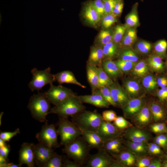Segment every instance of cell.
Segmentation results:
<instances>
[{"label": "cell", "mask_w": 167, "mask_h": 167, "mask_svg": "<svg viewBox=\"0 0 167 167\" xmlns=\"http://www.w3.org/2000/svg\"><path fill=\"white\" fill-rule=\"evenodd\" d=\"M71 121L82 131L97 132L104 121L102 115L96 111L84 110L72 116Z\"/></svg>", "instance_id": "6da1fadb"}, {"label": "cell", "mask_w": 167, "mask_h": 167, "mask_svg": "<svg viewBox=\"0 0 167 167\" xmlns=\"http://www.w3.org/2000/svg\"><path fill=\"white\" fill-rule=\"evenodd\" d=\"M76 94L66 98L51 108L49 113L58 114L60 117L68 118L86 110V107Z\"/></svg>", "instance_id": "7a4b0ae2"}, {"label": "cell", "mask_w": 167, "mask_h": 167, "mask_svg": "<svg viewBox=\"0 0 167 167\" xmlns=\"http://www.w3.org/2000/svg\"><path fill=\"white\" fill-rule=\"evenodd\" d=\"M64 146L62 151L69 158L81 166L85 164L90 155L91 148L81 136Z\"/></svg>", "instance_id": "3957f363"}, {"label": "cell", "mask_w": 167, "mask_h": 167, "mask_svg": "<svg viewBox=\"0 0 167 167\" xmlns=\"http://www.w3.org/2000/svg\"><path fill=\"white\" fill-rule=\"evenodd\" d=\"M50 103L45 93L39 92L31 96L28 107L35 119L44 122L46 121V117L51 109Z\"/></svg>", "instance_id": "277c9868"}, {"label": "cell", "mask_w": 167, "mask_h": 167, "mask_svg": "<svg viewBox=\"0 0 167 167\" xmlns=\"http://www.w3.org/2000/svg\"><path fill=\"white\" fill-rule=\"evenodd\" d=\"M57 132L60 137V144L65 146L81 136L82 131L67 118L60 117Z\"/></svg>", "instance_id": "5b68a950"}, {"label": "cell", "mask_w": 167, "mask_h": 167, "mask_svg": "<svg viewBox=\"0 0 167 167\" xmlns=\"http://www.w3.org/2000/svg\"><path fill=\"white\" fill-rule=\"evenodd\" d=\"M31 73L32 78L28 86L32 91L35 90L39 91L45 85L52 84L55 81L54 75L51 73L50 67L42 71L34 68L31 71Z\"/></svg>", "instance_id": "8992f818"}, {"label": "cell", "mask_w": 167, "mask_h": 167, "mask_svg": "<svg viewBox=\"0 0 167 167\" xmlns=\"http://www.w3.org/2000/svg\"><path fill=\"white\" fill-rule=\"evenodd\" d=\"M58 134L54 125H49L46 123L42 126L36 137L39 143L53 148L60 146L57 140Z\"/></svg>", "instance_id": "52a82bcc"}, {"label": "cell", "mask_w": 167, "mask_h": 167, "mask_svg": "<svg viewBox=\"0 0 167 167\" xmlns=\"http://www.w3.org/2000/svg\"><path fill=\"white\" fill-rule=\"evenodd\" d=\"M47 98L54 105H57L66 98L75 94L70 89L61 85H50L49 90L45 92Z\"/></svg>", "instance_id": "ba28073f"}, {"label": "cell", "mask_w": 167, "mask_h": 167, "mask_svg": "<svg viewBox=\"0 0 167 167\" xmlns=\"http://www.w3.org/2000/svg\"><path fill=\"white\" fill-rule=\"evenodd\" d=\"M116 161L103 149L98 150L95 154L90 155L86 163V167H112Z\"/></svg>", "instance_id": "9c48e42d"}, {"label": "cell", "mask_w": 167, "mask_h": 167, "mask_svg": "<svg viewBox=\"0 0 167 167\" xmlns=\"http://www.w3.org/2000/svg\"><path fill=\"white\" fill-rule=\"evenodd\" d=\"M34 145L32 143H24L19 151V164L26 165L28 167H35Z\"/></svg>", "instance_id": "30bf717a"}, {"label": "cell", "mask_w": 167, "mask_h": 167, "mask_svg": "<svg viewBox=\"0 0 167 167\" xmlns=\"http://www.w3.org/2000/svg\"><path fill=\"white\" fill-rule=\"evenodd\" d=\"M34 162L38 167H44L48 159L55 153L53 148L39 143L34 145Z\"/></svg>", "instance_id": "8fae6325"}, {"label": "cell", "mask_w": 167, "mask_h": 167, "mask_svg": "<svg viewBox=\"0 0 167 167\" xmlns=\"http://www.w3.org/2000/svg\"><path fill=\"white\" fill-rule=\"evenodd\" d=\"M97 133L104 141L121 136L123 133L121 131L118 129L110 122L104 121L100 125Z\"/></svg>", "instance_id": "7c38bea8"}, {"label": "cell", "mask_w": 167, "mask_h": 167, "mask_svg": "<svg viewBox=\"0 0 167 167\" xmlns=\"http://www.w3.org/2000/svg\"><path fill=\"white\" fill-rule=\"evenodd\" d=\"M109 87L114 102L118 106L123 108L129 100L126 92L119 83L115 81H113Z\"/></svg>", "instance_id": "4fadbf2b"}, {"label": "cell", "mask_w": 167, "mask_h": 167, "mask_svg": "<svg viewBox=\"0 0 167 167\" xmlns=\"http://www.w3.org/2000/svg\"><path fill=\"white\" fill-rule=\"evenodd\" d=\"M79 97L83 103L92 105L100 108H108L110 104L96 90L91 95H81Z\"/></svg>", "instance_id": "5bb4252c"}, {"label": "cell", "mask_w": 167, "mask_h": 167, "mask_svg": "<svg viewBox=\"0 0 167 167\" xmlns=\"http://www.w3.org/2000/svg\"><path fill=\"white\" fill-rule=\"evenodd\" d=\"M123 135L129 141L146 143L150 137L149 134L145 131L135 127H131L127 129Z\"/></svg>", "instance_id": "9a60e30c"}, {"label": "cell", "mask_w": 167, "mask_h": 167, "mask_svg": "<svg viewBox=\"0 0 167 167\" xmlns=\"http://www.w3.org/2000/svg\"><path fill=\"white\" fill-rule=\"evenodd\" d=\"M123 142L121 136L115 137L104 142L102 149L114 156L124 150Z\"/></svg>", "instance_id": "2e32d148"}, {"label": "cell", "mask_w": 167, "mask_h": 167, "mask_svg": "<svg viewBox=\"0 0 167 167\" xmlns=\"http://www.w3.org/2000/svg\"><path fill=\"white\" fill-rule=\"evenodd\" d=\"M143 101L141 98L129 100L123 107L124 116L126 118L134 116L143 107Z\"/></svg>", "instance_id": "e0dca14e"}, {"label": "cell", "mask_w": 167, "mask_h": 167, "mask_svg": "<svg viewBox=\"0 0 167 167\" xmlns=\"http://www.w3.org/2000/svg\"><path fill=\"white\" fill-rule=\"evenodd\" d=\"M81 137L91 148H102L105 141L97 132L82 131Z\"/></svg>", "instance_id": "ac0fdd59"}, {"label": "cell", "mask_w": 167, "mask_h": 167, "mask_svg": "<svg viewBox=\"0 0 167 167\" xmlns=\"http://www.w3.org/2000/svg\"><path fill=\"white\" fill-rule=\"evenodd\" d=\"M86 70L88 81L93 93L99 87L98 67L87 62Z\"/></svg>", "instance_id": "d6986e66"}, {"label": "cell", "mask_w": 167, "mask_h": 167, "mask_svg": "<svg viewBox=\"0 0 167 167\" xmlns=\"http://www.w3.org/2000/svg\"><path fill=\"white\" fill-rule=\"evenodd\" d=\"M55 81L60 84L67 83L77 85L82 88H85L86 86L79 82L76 79L74 74L71 71H64L54 75Z\"/></svg>", "instance_id": "ffe728a7"}, {"label": "cell", "mask_w": 167, "mask_h": 167, "mask_svg": "<svg viewBox=\"0 0 167 167\" xmlns=\"http://www.w3.org/2000/svg\"><path fill=\"white\" fill-rule=\"evenodd\" d=\"M101 66L104 71L112 80L121 76L123 74L115 62L111 59L103 60Z\"/></svg>", "instance_id": "44dd1931"}, {"label": "cell", "mask_w": 167, "mask_h": 167, "mask_svg": "<svg viewBox=\"0 0 167 167\" xmlns=\"http://www.w3.org/2000/svg\"><path fill=\"white\" fill-rule=\"evenodd\" d=\"M83 15L86 21L92 25H95L100 21L101 16L93 6L92 2L88 3L84 7Z\"/></svg>", "instance_id": "7402d4cb"}, {"label": "cell", "mask_w": 167, "mask_h": 167, "mask_svg": "<svg viewBox=\"0 0 167 167\" xmlns=\"http://www.w3.org/2000/svg\"><path fill=\"white\" fill-rule=\"evenodd\" d=\"M104 58V52L102 47L95 45L92 47L87 62L98 67L101 66Z\"/></svg>", "instance_id": "603a6c76"}, {"label": "cell", "mask_w": 167, "mask_h": 167, "mask_svg": "<svg viewBox=\"0 0 167 167\" xmlns=\"http://www.w3.org/2000/svg\"><path fill=\"white\" fill-rule=\"evenodd\" d=\"M152 116L149 108L143 107L141 110L134 116V120L138 125L143 126L149 123Z\"/></svg>", "instance_id": "cb8c5ba5"}, {"label": "cell", "mask_w": 167, "mask_h": 167, "mask_svg": "<svg viewBox=\"0 0 167 167\" xmlns=\"http://www.w3.org/2000/svg\"><path fill=\"white\" fill-rule=\"evenodd\" d=\"M147 62L150 69L153 71L157 72H161L164 71L165 65L162 59L156 54L149 56Z\"/></svg>", "instance_id": "d4e9b609"}, {"label": "cell", "mask_w": 167, "mask_h": 167, "mask_svg": "<svg viewBox=\"0 0 167 167\" xmlns=\"http://www.w3.org/2000/svg\"><path fill=\"white\" fill-rule=\"evenodd\" d=\"M113 156L116 160L125 166H132L135 164L136 160L135 156L133 153L124 150L118 155Z\"/></svg>", "instance_id": "484cf974"}, {"label": "cell", "mask_w": 167, "mask_h": 167, "mask_svg": "<svg viewBox=\"0 0 167 167\" xmlns=\"http://www.w3.org/2000/svg\"><path fill=\"white\" fill-rule=\"evenodd\" d=\"M126 145L131 152L137 155L143 154L148 151L146 142L129 140L127 142Z\"/></svg>", "instance_id": "4316f807"}, {"label": "cell", "mask_w": 167, "mask_h": 167, "mask_svg": "<svg viewBox=\"0 0 167 167\" xmlns=\"http://www.w3.org/2000/svg\"><path fill=\"white\" fill-rule=\"evenodd\" d=\"M149 69L147 62L142 60L136 62L132 70V74L135 76L143 77L148 75Z\"/></svg>", "instance_id": "83f0119b"}, {"label": "cell", "mask_w": 167, "mask_h": 167, "mask_svg": "<svg viewBox=\"0 0 167 167\" xmlns=\"http://www.w3.org/2000/svg\"><path fill=\"white\" fill-rule=\"evenodd\" d=\"M137 39V32L135 28H128L121 42L122 46L125 47H131Z\"/></svg>", "instance_id": "f1b7e54d"}, {"label": "cell", "mask_w": 167, "mask_h": 167, "mask_svg": "<svg viewBox=\"0 0 167 167\" xmlns=\"http://www.w3.org/2000/svg\"><path fill=\"white\" fill-rule=\"evenodd\" d=\"M119 46L112 41L102 47L104 52L103 60H112L119 54Z\"/></svg>", "instance_id": "f546056e"}, {"label": "cell", "mask_w": 167, "mask_h": 167, "mask_svg": "<svg viewBox=\"0 0 167 167\" xmlns=\"http://www.w3.org/2000/svg\"><path fill=\"white\" fill-rule=\"evenodd\" d=\"M124 87L126 92L132 96L138 94L141 88L139 83L134 79L126 81L124 83Z\"/></svg>", "instance_id": "4dcf8cb0"}, {"label": "cell", "mask_w": 167, "mask_h": 167, "mask_svg": "<svg viewBox=\"0 0 167 167\" xmlns=\"http://www.w3.org/2000/svg\"><path fill=\"white\" fill-rule=\"evenodd\" d=\"M136 3L133 6L131 11L126 18V25L127 28H135L139 25V19L137 12L138 6Z\"/></svg>", "instance_id": "1f68e13d"}, {"label": "cell", "mask_w": 167, "mask_h": 167, "mask_svg": "<svg viewBox=\"0 0 167 167\" xmlns=\"http://www.w3.org/2000/svg\"><path fill=\"white\" fill-rule=\"evenodd\" d=\"M152 117L155 122L162 119L165 117V112L162 107L156 103L153 102L149 106Z\"/></svg>", "instance_id": "d6a6232c"}, {"label": "cell", "mask_w": 167, "mask_h": 167, "mask_svg": "<svg viewBox=\"0 0 167 167\" xmlns=\"http://www.w3.org/2000/svg\"><path fill=\"white\" fill-rule=\"evenodd\" d=\"M126 25H118L114 28L112 34V41L119 46L127 28Z\"/></svg>", "instance_id": "836d02e7"}, {"label": "cell", "mask_w": 167, "mask_h": 167, "mask_svg": "<svg viewBox=\"0 0 167 167\" xmlns=\"http://www.w3.org/2000/svg\"><path fill=\"white\" fill-rule=\"evenodd\" d=\"M167 42L165 40H161L157 41L154 45V50L156 54L162 59L167 57Z\"/></svg>", "instance_id": "e575fe53"}, {"label": "cell", "mask_w": 167, "mask_h": 167, "mask_svg": "<svg viewBox=\"0 0 167 167\" xmlns=\"http://www.w3.org/2000/svg\"><path fill=\"white\" fill-rule=\"evenodd\" d=\"M99 87L98 88L108 87L113 82L104 71L101 66L98 67Z\"/></svg>", "instance_id": "d590c367"}, {"label": "cell", "mask_w": 167, "mask_h": 167, "mask_svg": "<svg viewBox=\"0 0 167 167\" xmlns=\"http://www.w3.org/2000/svg\"><path fill=\"white\" fill-rule=\"evenodd\" d=\"M119 54V59L136 62L139 59L136 52L130 49L123 50Z\"/></svg>", "instance_id": "8d00e7d4"}, {"label": "cell", "mask_w": 167, "mask_h": 167, "mask_svg": "<svg viewBox=\"0 0 167 167\" xmlns=\"http://www.w3.org/2000/svg\"><path fill=\"white\" fill-rule=\"evenodd\" d=\"M112 41V34L108 30L101 31L98 36V43L96 45L102 48L103 46Z\"/></svg>", "instance_id": "74e56055"}, {"label": "cell", "mask_w": 167, "mask_h": 167, "mask_svg": "<svg viewBox=\"0 0 167 167\" xmlns=\"http://www.w3.org/2000/svg\"><path fill=\"white\" fill-rule=\"evenodd\" d=\"M142 83L143 87L148 91L153 90L157 85L156 80L154 77L152 75H147L143 77Z\"/></svg>", "instance_id": "f35d334b"}, {"label": "cell", "mask_w": 167, "mask_h": 167, "mask_svg": "<svg viewBox=\"0 0 167 167\" xmlns=\"http://www.w3.org/2000/svg\"><path fill=\"white\" fill-rule=\"evenodd\" d=\"M121 72L126 73L132 70L136 62L121 59L114 61Z\"/></svg>", "instance_id": "ab89813d"}, {"label": "cell", "mask_w": 167, "mask_h": 167, "mask_svg": "<svg viewBox=\"0 0 167 167\" xmlns=\"http://www.w3.org/2000/svg\"><path fill=\"white\" fill-rule=\"evenodd\" d=\"M62 167V156L55 153L48 159L44 167Z\"/></svg>", "instance_id": "60d3db41"}, {"label": "cell", "mask_w": 167, "mask_h": 167, "mask_svg": "<svg viewBox=\"0 0 167 167\" xmlns=\"http://www.w3.org/2000/svg\"><path fill=\"white\" fill-rule=\"evenodd\" d=\"M152 48V44L146 41H142L138 42L136 46V51L140 54L146 55L148 54Z\"/></svg>", "instance_id": "b9f144b4"}, {"label": "cell", "mask_w": 167, "mask_h": 167, "mask_svg": "<svg viewBox=\"0 0 167 167\" xmlns=\"http://www.w3.org/2000/svg\"><path fill=\"white\" fill-rule=\"evenodd\" d=\"M96 90L102 95L110 105L114 107L118 106L113 100L111 93L109 87L99 88Z\"/></svg>", "instance_id": "7bdbcfd3"}, {"label": "cell", "mask_w": 167, "mask_h": 167, "mask_svg": "<svg viewBox=\"0 0 167 167\" xmlns=\"http://www.w3.org/2000/svg\"><path fill=\"white\" fill-rule=\"evenodd\" d=\"M117 16L113 13L105 15L102 20L103 27L107 28L110 27L113 24L117 21Z\"/></svg>", "instance_id": "ee69618b"}, {"label": "cell", "mask_w": 167, "mask_h": 167, "mask_svg": "<svg viewBox=\"0 0 167 167\" xmlns=\"http://www.w3.org/2000/svg\"><path fill=\"white\" fill-rule=\"evenodd\" d=\"M114 125L118 129L121 131L131 126V124L121 116L117 117L114 121Z\"/></svg>", "instance_id": "f6af8a7d"}, {"label": "cell", "mask_w": 167, "mask_h": 167, "mask_svg": "<svg viewBox=\"0 0 167 167\" xmlns=\"http://www.w3.org/2000/svg\"><path fill=\"white\" fill-rule=\"evenodd\" d=\"M104 7L105 15L112 13L114 6L119 0H102Z\"/></svg>", "instance_id": "bcb514c9"}, {"label": "cell", "mask_w": 167, "mask_h": 167, "mask_svg": "<svg viewBox=\"0 0 167 167\" xmlns=\"http://www.w3.org/2000/svg\"><path fill=\"white\" fill-rule=\"evenodd\" d=\"M102 116L104 121L108 122L114 121L117 117L115 112L112 110L104 111L102 113Z\"/></svg>", "instance_id": "7dc6e473"}, {"label": "cell", "mask_w": 167, "mask_h": 167, "mask_svg": "<svg viewBox=\"0 0 167 167\" xmlns=\"http://www.w3.org/2000/svg\"><path fill=\"white\" fill-rule=\"evenodd\" d=\"M151 130L155 133H161L167 131L166 125L164 123L153 124L150 127Z\"/></svg>", "instance_id": "c3c4849f"}, {"label": "cell", "mask_w": 167, "mask_h": 167, "mask_svg": "<svg viewBox=\"0 0 167 167\" xmlns=\"http://www.w3.org/2000/svg\"><path fill=\"white\" fill-rule=\"evenodd\" d=\"M92 5L96 11L101 17L105 15V10L102 0H95L92 2Z\"/></svg>", "instance_id": "681fc988"}, {"label": "cell", "mask_w": 167, "mask_h": 167, "mask_svg": "<svg viewBox=\"0 0 167 167\" xmlns=\"http://www.w3.org/2000/svg\"><path fill=\"white\" fill-rule=\"evenodd\" d=\"M19 133V129H17L14 132H2L0 134V138L5 142H8L13 137Z\"/></svg>", "instance_id": "f907efd6"}, {"label": "cell", "mask_w": 167, "mask_h": 167, "mask_svg": "<svg viewBox=\"0 0 167 167\" xmlns=\"http://www.w3.org/2000/svg\"><path fill=\"white\" fill-rule=\"evenodd\" d=\"M152 161L151 158L149 157H142L139 158L137 161L136 166L138 167H148Z\"/></svg>", "instance_id": "816d5d0a"}, {"label": "cell", "mask_w": 167, "mask_h": 167, "mask_svg": "<svg viewBox=\"0 0 167 167\" xmlns=\"http://www.w3.org/2000/svg\"><path fill=\"white\" fill-rule=\"evenodd\" d=\"M124 4L122 0H119L115 4L112 13L117 16H118L122 12Z\"/></svg>", "instance_id": "f5cc1de1"}, {"label": "cell", "mask_w": 167, "mask_h": 167, "mask_svg": "<svg viewBox=\"0 0 167 167\" xmlns=\"http://www.w3.org/2000/svg\"><path fill=\"white\" fill-rule=\"evenodd\" d=\"M81 165L77 162L72 161L65 156H62V167H80Z\"/></svg>", "instance_id": "db71d44e"}, {"label": "cell", "mask_w": 167, "mask_h": 167, "mask_svg": "<svg viewBox=\"0 0 167 167\" xmlns=\"http://www.w3.org/2000/svg\"><path fill=\"white\" fill-rule=\"evenodd\" d=\"M157 96L160 101H163L167 98V87L161 88L157 92Z\"/></svg>", "instance_id": "11a10c76"}, {"label": "cell", "mask_w": 167, "mask_h": 167, "mask_svg": "<svg viewBox=\"0 0 167 167\" xmlns=\"http://www.w3.org/2000/svg\"><path fill=\"white\" fill-rule=\"evenodd\" d=\"M10 151V147L9 145L6 144L5 146L0 148V155L8 160L7 157Z\"/></svg>", "instance_id": "9f6ffc18"}, {"label": "cell", "mask_w": 167, "mask_h": 167, "mask_svg": "<svg viewBox=\"0 0 167 167\" xmlns=\"http://www.w3.org/2000/svg\"><path fill=\"white\" fill-rule=\"evenodd\" d=\"M157 85L161 88L167 86V78L165 76H162L158 78L156 80Z\"/></svg>", "instance_id": "6f0895ef"}, {"label": "cell", "mask_w": 167, "mask_h": 167, "mask_svg": "<svg viewBox=\"0 0 167 167\" xmlns=\"http://www.w3.org/2000/svg\"><path fill=\"white\" fill-rule=\"evenodd\" d=\"M162 167V163L160 161L157 160L152 161L148 167Z\"/></svg>", "instance_id": "680465c9"}, {"label": "cell", "mask_w": 167, "mask_h": 167, "mask_svg": "<svg viewBox=\"0 0 167 167\" xmlns=\"http://www.w3.org/2000/svg\"><path fill=\"white\" fill-rule=\"evenodd\" d=\"M22 165L19 164H15L13 163H6L4 165V167H20Z\"/></svg>", "instance_id": "91938a15"}, {"label": "cell", "mask_w": 167, "mask_h": 167, "mask_svg": "<svg viewBox=\"0 0 167 167\" xmlns=\"http://www.w3.org/2000/svg\"><path fill=\"white\" fill-rule=\"evenodd\" d=\"M5 142L0 138V148L3 147L6 145Z\"/></svg>", "instance_id": "94428289"}, {"label": "cell", "mask_w": 167, "mask_h": 167, "mask_svg": "<svg viewBox=\"0 0 167 167\" xmlns=\"http://www.w3.org/2000/svg\"><path fill=\"white\" fill-rule=\"evenodd\" d=\"M162 167H167V161H165L162 163Z\"/></svg>", "instance_id": "6125c7cd"}, {"label": "cell", "mask_w": 167, "mask_h": 167, "mask_svg": "<svg viewBox=\"0 0 167 167\" xmlns=\"http://www.w3.org/2000/svg\"><path fill=\"white\" fill-rule=\"evenodd\" d=\"M166 66H167V61H166Z\"/></svg>", "instance_id": "be15d7a7"}, {"label": "cell", "mask_w": 167, "mask_h": 167, "mask_svg": "<svg viewBox=\"0 0 167 167\" xmlns=\"http://www.w3.org/2000/svg\"></svg>", "instance_id": "e7e4bbea"}, {"label": "cell", "mask_w": 167, "mask_h": 167, "mask_svg": "<svg viewBox=\"0 0 167 167\" xmlns=\"http://www.w3.org/2000/svg\"></svg>", "instance_id": "03108f58"}]
</instances>
